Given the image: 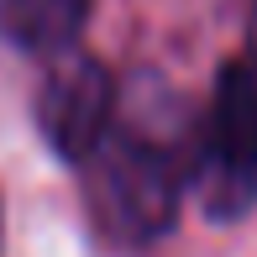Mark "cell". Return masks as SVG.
Masks as SVG:
<instances>
[{"mask_svg":"<svg viewBox=\"0 0 257 257\" xmlns=\"http://www.w3.org/2000/svg\"><path fill=\"white\" fill-rule=\"evenodd\" d=\"M189 137L179 132V110H168L163 95L132 105L121 89L110 126L74 163L84 179V215L105 247L147 252L173 231L189 184Z\"/></svg>","mask_w":257,"mask_h":257,"instance_id":"obj_1","label":"cell"},{"mask_svg":"<svg viewBox=\"0 0 257 257\" xmlns=\"http://www.w3.org/2000/svg\"><path fill=\"white\" fill-rule=\"evenodd\" d=\"M189 184L200 210L220 226L257 210V68L241 53L215 68L210 105L194 121Z\"/></svg>","mask_w":257,"mask_h":257,"instance_id":"obj_2","label":"cell"},{"mask_svg":"<svg viewBox=\"0 0 257 257\" xmlns=\"http://www.w3.org/2000/svg\"><path fill=\"white\" fill-rule=\"evenodd\" d=\"M115 100H121V79L100 63L95 53L68 48L48 58V74L37 84V132L53 147V158H63L74 168L89 147L100 142V132L110 126Z\"/></svg>","mask_w":257,"mask_h":257,"instance_id":"obj_3","label":"cell"},{"mask_svg":"<svg viewBox=\"0 0 257 257\" xmlns=\"http://www.w3.org/2000/svg\"><path fill=\"white\" fill-rule=\"evenodd\" d=\"M95 0H0V37L27 58H58L79 48Z\"/></svg>","mask_w":257,"mask_h":257,"instance_id":"obj_4","label":"cell"},{"mask_svg":"<svg viewBox=\"0 0 257 257\" xmlns=\"http://www.w3.org/2000/svg\"><path fill=\"white\" fill-rule=\"evenodd\" d=\"M241 58L257 68V0H252V21H247V48H241Z\"/></svg>","mask_w":257,"mask_h":257,"instance_id":"obj_5","label":"cell"}]
</instances>
